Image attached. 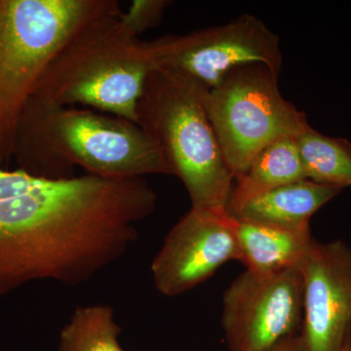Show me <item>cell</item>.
I'll list each match as a JSON object with an SVG mask.
<instances>
[{
	"mask_svg": "<svg viewBox=\"0 0 351 351\" xmlns=\"http://www.w3.org/2000/svg\"><path fill=\"white\" fill-rule=\"evenodd\" d=\"M115 0H0V164L13 157L18 121L69 36Z\"/></svg>",
	"mask_w": 351,
	"mask_h": 351,
	"instance_id": "5b68a950",
	"label": "cell"
},
{
	"mask_svg": "<svg viewBox=\"0 0 351 351\" xmlns=\"http://www.w3.org/2000/svg\"><path fill=\"white\" fill-rule=\"evenodd\" d=\"M108 306L78 307L60 336L59 351H124Z\"/></svg>",
	"mask_w": 351,
	"mask_h": 351,
	"instance_id": "9a60e30c",
	"label": "cell"
},
{
	"mask_svg": "<svg viewBox=\"0 0 351 351\" xmlns=\"http://www.w3.org/2000/svg\"><path fill=\"white\" fill-rule=\"evenodd\" d=\"M13 157L24 170L49 180L75 177V167L105 178L171 175L156 143L138 124L95 110L29 99L21 113Z\"/></svg>",
	"mask_w": 351,
	"mask_h": 351,
	"instance_id": "7a4b0ae2",
	"label": "cell"
},
{
	"mask_svg": "<svg viewBox=\"0 0 351 351\" xmlns=\"http://www.w3.org/2000/svg\"><path fill=\"white\" fill-rule=\"evenodd\" d=\"M170 4L167 0H134L128 11L121 13L120 20L127 31L138 38L143 32L160 24L163 14Z\"/></svg>",
	"mask_w": 351,
	"mask_h": 351,
	"instance_id": "2e32d148",
	"label": "cell"
},
{
	"mask_svg": "<svg viewBox=\"0 0 351 351\" xmlns=\"http://www.w3.org/2000/svg\"><path fill=\"white\" fill-rule=\"evenodd\" d=\"M278 78L267 64H242L208 91V115L235 180L267 145L311 127L306 113L283 98Z\"/></svg>",
	"mask_w": 351,
	"mask_h": 351,
	"instance_id": "8992f818",
	"label": "cell"
},
{
	"mask_svg": "<svg viewBox=\"0 0 351 351\" xmlns=\"http://www.w3.org/2000/svg\"><path fill=\"white\" fill-rule=\"evenodd\" d=\"M341 351H351V330L348 332V336H346Z\"/></svg>",
	"mask_w": 351,
	"mask_h": 351,
	"instance_id": "ac0fdd59",
	"label": "cell"
},
{
	"mask_svg": "<svg viewBox=\"0 0 351 351\" xmlns=\"http://www.w3.org/2000/svg\"><path fill=\"white\" fill-rule=\"evenodd\" d=\"M302 297L300 267L240 274L223 294L221 324L228 350L263 351L301 332Z\"/></svg>",
	"mask_w": 351,
	"mask_h": 351,
	"instance_id": "ba28073f",
	"label": "cell"
},
{
	"mask_svg": "<svg viewBox=\"0 0 351 351\" xmlns=\"http://www.w3.org/2000/svg\"><path fill=\"white\" fill-rule=\"evenodd\" d=\"M263 351H307V350L301 332H299Z\"/></svg>",
	"mask_w": 351,
	"mask_h": 351,
	"instance_id": "e0dca14e",
	"label": "cell"
},
{
	"mask_svg": "<svg viewBox=\"0 0 351 351\" xmlns=\"http://www.w3.org/2000/svg\"><path fill=\"white\" fill-rule=\"evenodd\" d=\"M233 260L239 261L237 219L226 210L191 208L166 237L152 262V276L157 290L173 297Z\"/></svg>",
	"mask_w": 351,
	"mask_h": 351,
	"instance_id": "9c48e42d",
	"label": "cell"
},
{
	"mask_svg": "<svg viewBox=\"0 0 351 351\" xmlns=\"http://www.w3.org/2000/svg\"><path fill=\"white\" fill-rule=\"evenodd\" d=\"M300 269L307 351H341L351 330V247L343 240L314 239Z\"/></svg>",
	"mask_w": 351,
	"mask_h": 351,
	"instance_id": "30bf717a",
	"label": "cell"
},
{
	"mask_svg": "<svg viewBox=\"0 0 351 351\" xmlns=\"http://www.w3.org/2000/svg\"><path fill=\"white\" fill-rule=\"evenodd\" d=\"M119 2L85 22L60 49L31 98L60 107L80 105L136 123L152 66L142 41L122 25Z\"/></svg>",
	"mask_w": 351,
	"mask_h": 351,
	"instance_id": "3957f363",
	"label": "cell"
},
{
	"mask_svg": "<svg viewBox=\"0 0 351 351\" xmlns=\"http://www.w3.org/2000/svg\"><path fill=\"white\" fill-rule=\"evenodd\" d=\"M341 191L337 186L302 180L248 201L230 216L289 230H311L313 215Z\"/></svg>",
	"mask_w": 351,
	"mask_h": 351,
	"instance_id": "8fae6325",
	"label": "cell"
},
{
	"mask_svg": "<svg viewBox=\"0 0 351 351\" xmlns=\"http://www.w3.org/2000/svg\"><path fill=\"white\" fill-rule=\"evenodd\" d=\"M209 90L176 71L152 69L136 110V124L154 141L188 191L193 208L226 210L234 176L210 121Z\"/></svg>",
	"mask_w": 351,
	"mask_h": 351,
	"instance_id": "277c9868",
	"label": "cell"
},
{
	"mask_svg": "<svg viewBox=\"0 0 351 351\" xmlns=\"http://www.w3.org/2000/svg\"><path fill=\"white\" fill-rule=\"evenodd\" d=\"M144 177H36L0 167V295L29 281L77 285L121 257L156 209Z\"/></svg>",
	"mask_w": 351,
	"mask_h": 351,
	"instance_id": "6da1fadb",
	"label": "cell"
},
{
	"mask_svg": "<svg viewBox=\"0 0 351 351\" xmlns=\"http://www.w3.org/2000/svg\"><path fill=\"white\" fill-rule=\"evenodd\" d=\"M307 180L325 186H351V143L323 135L313 127L295 138Z\"/></svg>",
	"mask_w": 351,
	"mask_h": 351,
	"instance_id": "5bb4252c",
	"label": "cell"
},
{
	"mask_svg": "<svg viewBox=\"0 0 351 351\" xmlns=\"http://www.w3.org/2000/svg\"><path fill=\"white\" fill-rule=\"evenodd\" d=\"M306 179L295 138L277 140L258 152L244 174L235 180L226 212L232 214L263 193Z\"/></svg>",
	"mask_w": 351,
	"mask_h": 351,
	"instance_id": "4fadbf2b",
	"label": "cell"
},
{
	"mask_svg": "<svg viewBox=\"0 0 351 351\" xmlns=\"http://www.w3.org/2000/svg\"><path fill=\"white\" fill-rule=\"evenodd\" d=\"M237 221L239 262L253 274H269L300 267L314 240L311 230H289L242 219Z\"/></svg>",
	"mask_w": 351,
	"mask_h": 351,
	"instance_id": "7c38bea8",
	"label": "cell"
},
{
	"mask_svg": "<svg viewBox=\"0 0 351 351\" xmlns=\"http://www.w3.org/2000/svg\"><path fill=\"white\" fill-rule=\"evenodd\" d=\"M152 69L176 71L210 90L242 64H267L280 75L283 57L279 38L250 14L228 24L186 34L142 41Z\"/></svg>",
	"mask_w": 351,
	"mask_h": 351,
	"instance_id": "52a82bcc",
	"label": "cell"
}]
</instances>
